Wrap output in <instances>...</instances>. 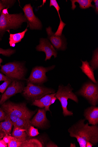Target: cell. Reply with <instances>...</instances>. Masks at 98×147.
I'll return each instance as SVG.
<instances>
[{
	"label": "cell",
	"instance_id": "cell-30",
	"mask_svg": "<svg viewBox=\"0 0 98 147\" xmlns=\"http://www.w3.org/2000/svg\"><path fill=\"white\" fill-rule=\"evenodd\" d=\"M7 117L8 116L1 107H0V122L5 121Z\"/></svg>",
	"mask_w": 98,
	"mask_h": 147
},
{
	"label": "cell",
	"instance_id": "cell-10",
	"mask_svg": "<svg viewBox=\"0 0 98 147\" xmlns=\"http://www.w3.org/2000/svg\"><path fill=\"white\" fill-rule=\"evenodd\" d=\"M24 87V83L21 81H13L2 96L0 100V105L12 96L18 93L22 92Z\"/></svg>",
	"mask_w": 98,
	"mask_h": 147
},
{
	"label": "cell",
	"instance_id": "cell-3",
	"mask_svg": "<svg viewBox=\"0 0 98 147\" xmlns=\"http://www.w3.org/2000/svg\"><path fill=\"white\" fill-rule=\"evenodd\" d=\"M8 8L3 9L0 16V35L3 36L6 32L10 29L17 30L21 27L24 22H27L24 15L19 14H9Z\"/></svg>",
	"mask_w": 98,
	"mask_h": 147
},
{
	"label": "cell",
	"instance_id": "cell-14",
	"mask_svg": "<svg viewBox=\"0 0 98 147\" xmlns=\"http://www.w3.org/2000/svg\"><path fill=\"white\" fill-rule=\"evenodd\" d=\"M84 116L86 120H88L89 124L92 125L98 124V107L92 106L85 110Z\"/></svg>",
	"mask_w": 98,
	"mask_h": 147
},
{
	"label": "cell",
	"instance_id": "cell-36",
	"mask_svg": "<svg viewBox=\"0 0 98 147\" xmlns=\"http://www.w3.org/2000/svg\"><path fill=\"white\" fill-rule=\"evenodd\" d=\"M57 99V98L55 96L52 98L50 102L49 105L50 106L51 105L53 104L55 102V100H56Z\"/></svg>",
	"mask_w": 98,
	"mask_h": 147
},
{
	"label": "cell",
	"instance_id": "cell-27",
	"mask_svg": "<svg viewBox=\"0 0 98 147\" xmlns=\"http://www.w3.org/2000/svg\"><path fill=\"white\" fill-rule=\"evenodd\" d=\"M22 142L15 138L12 140L7 144V146L8 147H20Z\"/></svg>",
	"mask_w": 98,
	"mask_h": 147
},
{
	"label": "cell",
	"instance_id": "cell-34",
	"mask_svg": "<svg viewBox=\"0 0 98 147\" xmlns=\"http://www.w3.org/2000/svg\"><path fill=\"white\" fill-rule=\"evenodd\" d=\"M93 1L95 3V13L97 14L98 13V0H94Z\"/></svg>",
	"mask_w": 98,
	"mask_h": 147
},
{
	"label": "cell",
	"instance_id": "cell-32",
	"mask_svg": "<svg viewBox=\"0 0 98 147\" xmlns=\"http://www.w3.org/2000/svg\"><path fill=\"white\" fill-rule=\"evenodd\" d=\"M9 79H10L0 72V82L5 81Z\"/></svg>",
	"mask_w": 98,
	"mask_h": 147
},
{
	"label": "cell",
	"instance_id": "cell-35",
	"mask_svg": "<svg viewBox=\"0 0 98 147\" xmlns=\"http://www.w3.org/2000/svg\"><path fill=\"white\" fill-rule=\"evenodd\" d=\"M7 144L5 143L3 139H0V147H7Z\"/></svg>",
	"mask_w": 98,
	"mask_h": 147
},
{
	"label": "cell",
	"instance_id": "cell-5",
	"mask_svg": "<svg viewBox=\"0 0 98 147\" xmlns=\"http://www.w3.org/2000/svg\"><path fill=\"white\" fill-rule=\"evenodd\" d=\"M74 89L69 84L67 86L60 85L55 96L60 101L63 109V114L64 117L72 116L73 113L72 111H68L67 108L68 100L70 99L77 103L78 99L76 95L73 92Z\"/></svg>",
	"mask_w": 98,
	"mask_h": 147
},
{
	"label": "cell",
	"instance_id": "cell-23",
	"mask_svg": "<svg viewBox=\"0 0 98 147\" xmlns=\"http://www.w3.org/2000/svg\"><path fill=\"white\" fill-rule=\"evenodd\" d=\"M43 144L38 139H28L22 142L20 147H43L44 146Z\"/></svg>",
	"mask_w": 98,
	"mask_h": 147
},
{
	"label": "cell",
	"instance_id": "cell-26",
	"mask_svg": "<svg viewBox=\"0 0 98 147\" xmlns=\"http://www.w3.org/2000/svg\"><path fill=\"white\" fill-rule=\"evenodd\" d=\"M16 52L15 49H5L0 48V55L7 57H9L15 53ZM3 62V60L0 58V66H1V63Z\"/></svg>",
	"mask_w": 98,
	"mask_h": 147
},
{
	"label": "cell",
	"instance_id": "cell-29",
	"mask_svg": "<svg viewBox=\"0 0 98 147\" xmlns=\"http://www.w3.org/2000/svg\"><path fill=\"white\" fill-rule=\"evenodd\" d=\"M12 81V80L10 79L4 81L3 84L0 85V92L3 94Z\"/></svg>",
	"mask_w": 98,
	"mask_h": 147
},
{
	"label": "cell",
	"instance_id": "cell-31",
	"mask_svg": "<svg viewBox=\"0 0 98 147\" xmlns=\"http://www.w3.org/2000/svg\"><path fill=\"white\" fill-rule=\"evenodd\" d=\"M16 138L10 135H7L3 139V141L7 144H8L12 140Z\"/></svg>",
	"mask_w": 98,
	"mask_h": 147
},
{
	"label": "cell",
	"instance_id": "cell-33",
	"mask_svg": "<svg viewBox=\"0 0 98 147\" xmlns=\"http://www.w3.org/2000/svg\"><path fill=\"white\" fill-rule=\"evenodd\" d=\"M46 147H58L56 144L52 141H49L46 144Z\"/></svg>",
	"mask_w": 98,
	"mask_h": 147
},
{
	"label": "cell",
	"instance_id": "cell-40",
	"mask_svg": "<svg viewBox=\"0 0 98 147\" xmlns=\"http://www.w3.org/2000/svg\"><path fill=\"white\" fill-rule=\"evenodd\" d=\"M1 97H2V95H0V100H1Z\"/></svg>",
	"mask_w": 98,
	"mask_h": 147
},
{
	"label": "cell",
	"instance_id": "cell-9",
	"mask_svg": "<svg viewBox=\"0 0 98 147\" xmlns=\"http://www.w3.org/2000/svg\"><path fill=\"white\" fill-rule=\"evenodd\" d=\"M28 24L27 27L31 30H41L43 24L34 14L33 7L30 4L25 5L23 9Z\"/></svg>",
	"mask_w": 98,
	"mask_h": 147
},
{
	"label": "cell",
	"instance_id": "cell-20",
	"mask_svg": "<svg viewBox=\"0 0 98 147\" xmlns=\"http://www.w3.org/2000/svg\"><path fill=\"white\" fill-rule=\"evenodd\" d=\"M27 28L22 32L15 34H10L9 43L10 47H15L16 43L21 41L22 39L24 38L26 33L28 31Z\"/></svg>",
	"mask_w": 98,
	"mask_h": 147
},
{
	"label": "cell",
	"instance_id": "cell-15",
	"mask_svg": "<svg viewBox=\"0 0 98 147\" xmlns=\"http://www.w3.org/2000/svg\"><path fill=\"white\" fill-rule=\"evenodd\" d=\"M55 94L56 93H55L46 95L39 99L35 100L32 102V105L40 108H45L47 111H49L50 112L49 105L50 102L52 98L55 96Z\"/></svg>",
	"mask_w": 98,
	"mask_h": 147
},
{
	"label": "cell",
	"instance_id": "cell-12",
	"mask_svg": "<svg viewBox=\"0 0 98 147\" xmlns=\"http://www.w3.org/2000/svg\"><path fill=\"white\" fill-rule=\"evenodd\" d=\"M39 44L36 47V51L44 52L46 55L45 61L50 60L52 56L55 58L57 57V52L47 38L40 39Z\"/></svg>",
	"mask_w": 98,
	"mask_h": 147
},
{
	"label": "cell",
	"instance_id": "cell-39",
	"mask_svg": "<svg viewBox=\"0 0 98 147\" xmlns=\"http://www.w3.org/2000/svg\"><path fill=\"white\" fill-rule=\"evenodd\" d=\"M1 40H2V38H1V35H0V41H1Z\"/></svg>",
	"mask_w": 98,
	"mask_h": 147
},
{
	"label": "cell",
	"instance_id": "cell-37",
	"mask_svg": "<svg viewBox=\"0 0 98 147\" xmlns=\"http://www.w3.org/2000/svg\"><path fill=\"white\" fill-rule=\"evenodd\" d=\"M93 146V144L90 142H88L86 143V147H92Z\"/></svg>",
	"mask_w": 98,
	"mask_h": 147
},
{
	"label": "cell",
	"instance_id": "cell-16",
	"mask_svg": "<svg viewBox=\"0 0 98 147\" xmlns=\"http://www.w3.org/2000/svg\"><path fill=\"white\" fill-rule=\"evenodd\" d=\"M13 126L8 117L3 121L0 122V139H2L7 135H10Z\"/></svg>",
	"mask_w": 98,
	"mask_h": 147
},
{
	"label": "cell",
	"instance_id": "cell-13",
	"mask_svg": "<svg viewBox=\"0 0 98 147\" xmlns=\"http://www.w3.org/2000/svg\"><path fill=\"white\" fill-rule=\"evenodd\" d=\"M46 112L45 109H39L37 113L31 121L32 125L40 129L45 128L49 121L46 117Z\"/></svg>",
	"mask_w": 98,
	"mask_h": 147
},
{
	"label": "cell",
	"instance_id": "cell-22",
	"mask_svg": "<svg viewBox=\"0 0 98 147\" xmlns=\"http://www.w3.org/2000/svg\"><path fill=\"white\" fill-rule=\"evenodd\" d=\"M31 125H32L30 119L22 118L18 119L13 125L14 127H18L25 129L27 135Z\"/></svg>",
	"mask_w": 98,
	"mask_h": 147
},
{
	"label": "cell",
	"instance_id": "cell-25",
	"mask_svg": "<svg viewBox=\"0 0 98 147\" xmlns=\"http://www.w3.org/2000/svg\"><path fill=\"white\" fill-rule=\"evenodd\" d=\"M16 1H6V0H2L0 1V16L2 10L5 8L11 7L15 4Z\"/></svg>",
	"mask_w": 98,
	"mask_h": 147
},
{
	"label": "cell",
	"instance_id": "cell-17",
	"mask_svg": "<svg viewBox=\"0 0 98 147\" xmlns=\"http://www.w3.org/2000/svg\"><path fill=\"white\" fill-rule=\"evenodd\" d=\"M82 62V65L79 67L82 72L85 74L92 82L95 84L98 83V82L95 80L94 71L90 66L89 63L87 60L84 61L81 60Z\"/></svg>",
	"mask_w": 98,
	"mask_h": 147
},
{
	"label": "cell",
	"instance_id": "cell-18",
	"mask_svg": "<svg viewBox=\"0 0 98 147\" xmlns=\"http://www.w3.org/2000/svg\"><path fill=\"white\" fill-rule=\"evenodd\" d=\"M49 6L50 7L52 6H53L58 12L60 19V23L58 30L55 33V34L57 36H61L62 35L63 30L66 24L62 21L59 12L60 8L57 1L56 0H50Z\"/></svg>",
	"mask_w": 98,
	"mask_h": 147
},
{
	"label": "cell",
	"instance_id": "cell-19",
	"mask_svg": "<svg viewBox=\"0 0 98 147\" xmlns=\"http://www.w3.org/2000/svg\"><path fill=\"white\" fill-rule=\"evenodd\" d=\"M26 130L18 127H14L12 133V136L17 140L23 142L28 139V136Z\"/></svg>",
	"mask_w": 98,
	"mask_h": 147
},
{
	"label": "cell",
	"instance_id": "cell-24",
	"mask_svg": "<svg viewBox=\"0 0 98 147\" xmlns=\"http://www.w3.org/2000/svg\"><path fill=\"white\" fill-rule=\"evenodd\" d=\"M89 63L94 71L98 69V51L97 48L93 51L92 60Z\"/></svg>",
	"mask_w": 98,
	"mask_h": 147
},
{
	"label": "cell",
	"instance_id": "cell-28",
	"mask_svg": "<svg viewBox=\"0 0 98 147\" xmlns=\"http://www.w3.org/2000/svg\"><path fill=\"white\" fill-rule=\"evenodd\" d=\"M39 134L38 129L31 125L30 127L28 135L30 137H33L38 136Z\"/></svg>",
	"mask_w": 98,
	"mask_h": 147
},
{
	"label": "cell",
	"instance_id": "cell-38",
	"mask_svg": "<svg viewBox=\"0 0 98 147\" xmlns=\"http://www.w3.org/2000/svg\"><path fill=\"white\" fill-rule=\"evenodd\" d=\"M70 147H76V144L75 143H71L70 144Z\"/></svg>",
	"mask_w": 98,
	"mask_h": 147
},
{
	"label": "cell",
	"instance_id": "cell-2",
	"mask_svg": "<svg viewBox=\"0 0 98 147\" xmlns=\"http://www.w3.org/2000/svg\"><path fill=\"white\" fill-rule=\"evenodd\" d=\"M1 107L13 125L20 119H30L36 111L30 110L25 102L16 103L10 101L5 102L1 105Z\"/></svg>",
	"mask_w": 98,
	"mask_h": 147
},
{
	"label": "cell",
	"instance_id": "cell-4",
	"mask_svg": "<svg viewBox=\"0 0 98 147\" xmlns=\"http://www.w3.org/2000/svg\"><path fill=\"white\" fill-rule=\"evenodd\" d=\"M0 72L10 79L17 81L26 80L27 69L24 62H10L1 65Z\"/></svg>",
	"mask_w": 98,
	"mask_h": 147
},
{
	"label": "cell",
	"instance_id": "cell-21",
	"mask_svg": "<svg viewBox=\"0 0 98 147\" xmlns=\"http://www.w3.org/2000/svg\"><path fill=\"white\" fill-rule=\"evenodd\" d=\"M72 3V9L74 10L76 7L75 3H77L79 5V7L81 9H86L90 7L95 9V5L92 4V0H71Z\"/></svg>",
	"mask_w": 98,
	"mask_h": 147
},
{
	"label": "cell",
	"instance_id": "cell-8",
	"mask_svg": "<svg viewBox=\"0 0 98 147\" xmlns=\"http://www.w3.org/2000/svg\"><path fill=\"white\" fill-rule=\"evenodd\" d=\"M55 65L45 67L43 66H36L34 67L30 75L27 79L28 83L41 85L48 81V78L46 73L53 69Z\"/></svg>",
	"mask_w": 98,
	"mask_h": 147
},
{
	"label": "cell",
	"instance_id": "cell-7",
	"mask_svg": "<svg viewBox=\"0 0 98 147\" xmlns=\"http://www.w3.org/2000/svg\"><path fill=\"white\" fill-rule=\"evenodd\" d=\"M77 94L87 99L92 106H95L98 103V84L91 81L84 84L77 92Z\"/></svg>",
	"mask_w": 98,
	"mask_h": 147
},
{
	"label": "cell",
	"instance_id": "cell-11",
	"mask_svg": "<svg viewBox=\"0 0 98 147\" xmlns=\"http://www.w3.org/2000/svg\"><path fill=\"white\" fill-rule=\"evenodd\" d=\"M46 31L48 39L57 50L64 51L66 49V39L64 35L62 34L61 36L55 35V33L53 32L50 26L46 28Z\"/></svg>",
	"mask_w": 98,
	"mask_h": 147
},
{
	"label": "cell",
	"instance_id": "cell-6",
	"mask_svg": "<svg viewBox=\"0 0 98 147\" xmlns=\"http://www.w3.org/2000/svg\"><path fill=\"white\" fill-rule=\"evenodd\" d=\"M55 90L52 88L28 83L23 91V95L28 100L32 102L45 95L55 93Z\"/></svg>",
	"mask_w": 98,
	"mask_h": 147
},
{
	"label": "cell",
	"instance_id": "cell-1",
	"mask_svg": "<svg viewBox=\"0 0 98 147\" xmlns=\"http://www.w3.org/2000/svg\"><path fill=\"white\" fill-rule=\"evenodd\" d=\"M86 119H81L68 129L70 136L76 138L80 147H86L88 142L93 146L98 143V126L85 123Z\"/></svg>",
	"mask_w": 98,
	"mask_h": 147
}]
</instances>
